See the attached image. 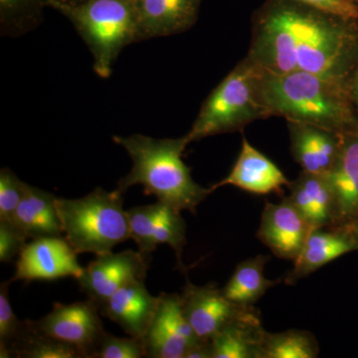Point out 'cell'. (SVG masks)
Instances as JSON below:
<instances>
[{"mask_svg":"<svg viewBox=\"0 0 358 358\" xmlns=\"http://www.w3.org/2000/svg\"><path fill=\"white\" fill-rule=\"evenodd\" d=\"M270 257L258 255L238 264L232 277L222 289L224 296L240 306L252 307L273 288L278 281L268 280L264 274Z\"/></svg>","mask_w":358,"mask_h":358,"instance_id":"obj_23","label":"cell"},{"mask_svg":"<svg viewBox=\"0 0 358 358\" xmlns=\"http://www.w3.org/2000/svg\"><path fill=\"white\" fill-rule=\"evenodd\" d=\"M47 1V0H46ZM55 1L61 2V3L77 4L87 1V0H55Z\"/></svg>","mask_w":358,"mask_h":358,"instance_id":"obj_35","label":"cell"},{"mask_svg":"<svg viewBox=\"0 0 358 358\" xmlns=\"http://www.w3.org/2000/svg\"><path fill=\"white\" fill-rule=\"evenodd\" d=\"M289 185L279 166L243 136L241 150L230 173L211 188L214 192L223 186L232 185L253 194L267 195L281 192L284 186Z\"/></svg>","mask_w":358,"mask_h":358,"instance_id":"obj_15","label":"cell"},{"mask_svg":"<svg viewBox=\"0 0 358 358\" xmlns=\"http://www.w3.org/2000/svg\"><path fill=\"white\" fill-rule=\"evenodd\" d=\"M124 193L96 187L82 199H56L63 233L78 254L112 251L131 238Z\"/></svg>","mask_w":358,"mask_h":358,"instance_id":"obj_5","label":"cell"},{"mask_svg":"<svg viewBox=\"0 0 358 358\" xmlns=\"http://www.w3.org/2000/svg\"><path fill=\"white\" fill-rule=\"evenodd\" d=\"M26 183L10 169L0 171V220H10L24 196Z\"/></svg>","mask_w":358,"mask_h":358,"instance_id":"obj_29","label":"cell"},{"mask_svg":"<svg viewBox=\"0 0 358 358\" xmlns=\"http://www.w3.org/2000/svg\"><path fill=\"white\" fill-rule=\"evenodd\" d=\"M46 3L74 26L93 56L94 71L99 77L109 78L122 49L136 42L134 0H87L77 4L47 0Z\"/></svg>","mask_w":358,"mask_h":358,"instance_id":"obj_4","label":"cell"},{"mask_svg":"<svg viewBox=\"0 0 358 358\" xmlns=\"http://www.w3.org/2000/svg\"><path fill=\"white\" fill-rule=\"evenodd\" d=\"M11 282V281H10ZM10 282L0 286V357L11 358L14 346L20 341L27 327V320H20L9 301L8 286Z\"/></svg>","mask_w":358,"mask_h":358,"instance_id":"obj_27","label":"cell"},{"mask_svg":"<svg viewBox=\"0 0 358 358\" xmlns=\"http://www.w3.org/2000/svg\"><path fill=\"white\" fill-rule=\"evenodd\" d=\"M77 255L65 237L32 239L18 255L10 281H54L67 277L77 279L84 271Z\"/></svg>","mask_w":358,"mask_h":358,"instance_id":"obj_10","label":"cell"},{"mask_svg":"<svg viewBox=\"0 0 358 358\" xmlns=\"http://www.w3.org/2000/svg\"><path fill=\"white\" fill-rule=\"evenodd\" d=\"M27 240L10 220H0V262H13L27 244Z\"/></svg>","mask_w":358,"mask_h":358,"instance_id":"obj_30","label":"cell"},{"mask_svg":"<svg viewBox=\"0 0 358 358\" xmlns=\"http://www.w3.org/2000/svg\"><path fill=\"white\" fill-rule=\"evenodd\" d=\"M338 209V226L358 217V124L343 133L333 167L326 173Z\"/></svg>","mask_w":358,"mask_h":358,"instance_id":"obj_20","label":"cell"},{"mask_svg":"<svg viewBox=\"0 0 358 358\" xmlns=\"http://www.w3.org/2000/svg\"><path fill=\"white\" fill-rule=\"evenodd\" d=\"M145 280H136L115 292L100 308L101 315L108 317L129 334L145 338L154 319L159 298L148 291Z\"/></svg>","mask_w":358,"mask_h":358,"instance_id":"obj_16","label":"cell"},{"mask_svg":"<svg viewBox=\"0 0 358 358\" xmlns=\"http://www.w3.org/2000/svg\"><path fill=\"white\" fill-rule=\"evenodd\" d=\"M136 42L187 31L199 18L201 0H134Z\"/></svg>","mask_w":358,"mask_h":358,"instance_id":"obj_14","label":"cell"},{"mask_svg":"<svg viewBox=\"0 0 358 358\" xmlns=\"http://www.w3.org/2000/svg\"><path fill=\"white\" fill-rule=\"evenodd\" d=\"M312 230L288 197H285L280 203H266L257 235L278 258L294 262Z\"/></svg>","mask_w":358,"mask_h":358,"instance_id":"obj_13","label":"cell"},{"mask_svg":"<svg viewBox=\"0 0 358 358\" xmlns=\"http://www.w3.org/2000/svg\"><path fill=\"white\" fill-rule=\"evenodd\" d=\"M127 213L131 238L138 251L152 258V252L159 245H169L176 253L179 268L185 272L182 252L186 244V223L181 212L157 201L155 204L134 207Z\"/></svg>","mask_w":358,"mask_h":358,"instance_id":"obj_8","label":"cell"},{"mask_svg":"<svg viewBox=\"0 0 358 358\" xmlns=\"http://www.w3.org/2000/svg\"><path fill=\"white\" fill-rule=\"evenodd\" d=\"M115 143L128 152L133 166L120 179L117 189L124 193L133 186H143L145 195L178 211L195 213L199 205L213 192L195 182L182 155L189 145L186 136L178 138H154L134 134L115 136Z\"/></svg>","mask_w":358,"mask_h":358,"instance_id":"obj_2","label":"cell"},{"mask_svg":"<svg viewBox=\"0 0 358 358\" xmlns=\"http://www.w3.org/2000/svg\"><path fill=\"white\" fill-rule=\"evenodd\" d=\"M147 357L145 339L131 336L117 338L107 331L96 346L94 358H141Z\"/></svg>","mask_w":358,"mask_h":358,"instance_id":"obj_28","label":"cell"},{"mask_svg":"<svg viewBox=\"0 0 358 358\" xmlns=\"http://www.w3.org/2000/svg\"><path fill=\"white\" fill-rule=\"evenodd\" d=\"M46 6V0H0L2 36L20 37L36 29Z\"/></svg>","mask_w":358,"mask_h":358,"instance_id":"obj_24","label":"cell"},{"mask_svg":"<svg viewBox=\"0 0 358 358\" xmlns=\"http://www.w3.org/2000/svg\"><path fill=\"white\" fill-rule=\"evenodd\" d=\"M261 75L262 70L249 58L231 71L202 103L192 129L185 134L189 143L232 133L250 122L271 117L261 98Z\"/></svg>","mask_w":358,"mask_h":358,"instance_id":"obj_6","label":"cell"},{"mask_svg":"<svg viewBox=\"0 0 358 358\" xmlns=\"http://www.w3.org/2000/svg\"><path fill=\"white\" fill-rule=\"evenodd\" d=\"M157 308L145 336L148 358H185L190 346L199 343L183 313L181 294H159Z\"/></svg>","mask_w":358,"mask_h":358,"instance_id":"obj_11","label":"cell"},{"mask_svg":"<svg viewBox=\"0 0 358 358\" xmlns=\"http://www.w3.org/2000/svg\"><path fill=\"white\" fill-rule=\"evenodd\" d=\"M247 58L264 72L305 71L350 89L358 65V20L296 0H271L259 15Z\"/></svg>","mask_w":358,"mask_h":358,"instance_id":"obj_1","label":"cell"},{"mask_svg":"<svg viewBox=\"0 0 358 358\" xmlns=\"http://www.w3.org/2000/svg\"><path fill=\"white\" fill-rule=\"evenodd\" d=\"M265 334L260 313L253 308L214 336L213 358H262Z\"/></svg>","mask_w":358,"mask_h":358,"instance_id":"obj_22","label":"cell"},{"mask_svg":"<svg viewBox=\"0 0 358 358\" xmlns=\"http://www.w3.org/2000/svg\"><path fill=\"white\" fill-rule=\"evenodd\" d=\"M346 228L350 230V232L352 233L353 238L357 240L358 243V217L355 218V220L352 221V222L346 224Z\"/></svg>","mask_w":358,"mask_h":358,"instance_id":"obj_34","label":"cell"},{"mask_svg":"<svg viewBox=\"0 0 358 358\" xmlns=\"http://www.w3.org/2000/svg\"><path fill=\"white\" fill-rule=\"evenodd\" d=\"M150 260L152 258L133 250L121 253L107 252L96 255V260L84 268L76 280L82 293L100 308L124 285L136 280H145Z\"/></svg>","mask_w":358,"mask_h":358,"instance_id":"obj_9","label":"cell"},{"mask_svg":"<svg viewBox=\"0 0 358 358\" xmlns=\"http://www.w3.org/2000/svg\"><path fill=\"white\" fill-rule=\"evenodd\" d=\"M288 199L312 229L338 227V209L327 174L301 171L289 185Z\"/></svg>","mask_w":358,"mask_h":358,"instance_id":"obj_19","label":"cell"},{"mask_svg":"<svg viewBox=\"0 0 358 358\" xmlns=\"http://www.w3.org/2000/svg\"><path fill=\"white\" fill-rule=\"evenodd\" d=\"M320 348L310 331L289 329L282 333L266 331L262 358H317Z\"/></svg>","mask_w":358,"mask_h":358,"instance_id":"obj_25","label":"cell"},{"mask_svg":"<svg viewBox=\"0 0 358 358\" xmlns=\"http://www.w3.org/2000/svg\"><path fill=\"white\" fill-rule=\"evenodd\" d=\"M180 294L186 320L203 341H211L221 329L254 308L228 300L215 284L196 286L187 281Z\"/></svg>","mask_w":358,"mask_h":358,"instance_id":"obj_12","label":"cell"},{"mask_svg":"<svg viewBox=\"0 0 358 358\" xmlns=\"http://www.w3.org/2000/svg\"><path fill=\"white\" fill-rule=\"evenodd\" d=\"M185 358H213L211 341H199L194 343L186 352Z\"/></svg>","mask_w":358,"mask_h":358,"instance_id":"obj_32","label":"cell"},{"mask_svg":"<svg viewBox=\"0 0 358 358\" xmlns=\"http://www.w3.org/2000/svg\"><path fill=\"white\" fill-rule=\"evenodd\" d=\"M301 4L312 7L333 15L358 20V6L352 0H296Z\"/></svg>","mask_w":358,"mask_h":358,"instance_id":"obj_31","label":"cell"},{"mask_svg":"<svg viewBox=\"0 0 358 358\" xmlns=\"http://www.w3.org/2000/svg\"><path fill=\"white\" fill-rule=\"evenodd\" d=\"M288 127L292 155L303 171L329 173L341 150L343 133L300 122L289 121Z\"/></svg>","mask_w":358,"mask_h":358,"instance_id":"obj_18","label":"cell"},{"mask_svg":"<svg viewBox=\"0 0 358 358\" xmlns=\"http://www.w3.org/2000/svg\"><path fill=\"white\" fill-rule=\"evenodd\" d=\"M357 251V240L345 226L313 229L308 234L301 253L294 261V268L285 278V282L296 284L327 264Z\"/></svg>","mask_w":358,"mask_h":358,"instance_id":"obj_17","label":"cell"},{"mask_svg":"<svg viewBox=\"0 0 358 358\" xmlns=\"http://www.w3.org/2000/svg\"><path fill=\"white\" fill-rule=\"evenodd\" d=\"M352 1L353 2V3L357 4L358 6V0H352Z\"/></svg>","mask_w":358,"mask_h":358,"instance_id":"obj_36","label":"cell"},{"mask_svg":"<svg viewBox=\"0 0 358 358\" xmlns=\"http://www.w3.org/2000/svg\"><path fill=\"white\" fill-rule=\"evenodd\" d=\"M56 199L53 193L26 183L24 196L10 221L27 239L62 236Z\"/></svg>","mask_w":358,"mask_h":358,"instance_id":"obj_21","label":"cell"},{"mask_svg":"<svg viewBox=\"0 0 358 358\" xmlns=\"http://www.w3.org/2000/svg\"><path fill=\"white\" fill-rule=\"evenodd\" d=\"M32 322L40 333L77 348L84 358H94L106 331L100 308L90 299L69 305L56 303L51 313Z\"/></svg>","mask_w":358,"mask_h":358,"instance_id":"obj_7","label":"cell"},{"mask_svg":"<svg viewBox=\"0 0 358 358\" xmlns=\"http://www.w3.org/2000/svg\"><path fill=\"white\" fill-rule=\"evenodd\" d=\"M13 357L84 358L77 348L40 333L32 320H27L24 334L14 346Z\"/></svg>","mask_w":358,"mask_h":358,"instance_id":"obj_26","label":"cell"},{"mask_svg":"<svg viewBox=\"0 0 358 358\" xmlns=\"http://www.w3.org/2000/svg\"><path fill=\"white\" fill-rule=\"evenodd\" d=\"M260 94L268 114L288 122H306L336 133H345L358 124L348 89L313 73L262 71Z\"/></svg>","mask_w":358,"mask_h":358,"instance_id":"obj_3","label":"cell"},{"mask_svg":"<svg viewBox=\"0 0 358 358\" xmlns=\"http://www.w3.org/2000/svg\"><path fill=\"white\" fill-rule=\"evenodd\" d=\"M350 96L358 117V65L350 82Z\"/></svg>","mask_w":358,"mask_h":358,"instance_id":"obj_33","label":"cell"}]
</instances>
